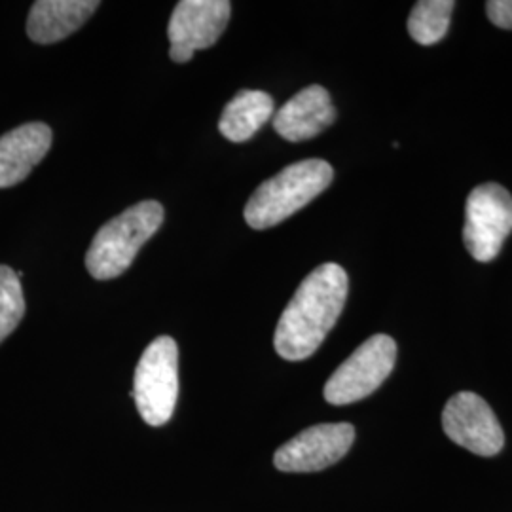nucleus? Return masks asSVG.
<instances>
[{"label":"nucleus","mask_w":512,"mask_h":512,"mask_svg":"<svg viewBox=\"0 0 512 512\" xmlns=\"http://www.w3.org/2000/svg\"><path fill=\"white\" fill-rule=\"evenodd\" d=\"M232 14L228 0H181L169 19V57L175 63H188L196 50L217 44Z\"/></svg>","instance_id":"nucleus-7"},{"label":"nucleus","mask_w":512,"mask_h":512,"mask_svg":"<svg viewBox=\"0 0 512 512\" xmlns=\"http://www.w3.org/2000/svg\"><path fill=\"white\" fill-rule=\"evenodd\" d=\"M332 179V165L319 158L287 165L256 188L243 211L245 222L255 230L277 226L323 194Z\"/></svg>","instance_id":"nucleus-2"},{"label":"nucleus","mask_w":512,"mask_h":512,"mask_svg":"<svg viewBox=\"0 0 512 512\" xmlns=\"http://www.w3.org/2000/svg\"><path fill=\"white\" fill-rule=\"evenodd\" d=\"M512 232V196L501 184L476 186L465 205L463 243L478 262H492Z\"/></svg>","instance_id":"nucleus-6"},{"label":"nucleus","mask_w":512,"mask_h":512,"mask_svg":"<svg viewBox=\"0 0 512 512\" xmlns=\"http://www.w3.org/2000/svg\"><path fill=\"white\" fill-rule=\"evenodd\" d=\"M355 440L351 423H321L285 442L274 456L283 473H315L344 458Z\"/></svg>","instance_id":"nucleus-8"},{"label":"nucleus","mask_w":512,"mask_h":512,"mask_svg":"<svg viewBox=\"0 0 512 512\" xmlns=\"http://www.w3.org/2000/svg\"><path fill=\"white\" fill-rule=\"evenodd\" d=\"M54 133L42 122L23 124L0 137V190L25 181L52 147Z\"/></svg>","instance_id":"nucleus-11"},{"label":"nucleus","mask_w":512,"mask_h":512,"mask_svg":"<svg viewBox=\"0 0 512 512\" xmlns=\"http://www.w3.org/2000/svg\"><path fill=\"white\" fill-rule=\"evenodd\" d=\"M25 315L21 279L10 266H0V344L18 329Z\"/></svg>","instance_id":"nucleus-15"},{"label":"nucleus","mask_w":512,"mask_h":512,"mask_svg":"<svg viewBox=\"0 0 512 512\" xmlns=\"http://www.w3.org/2000/svg\"><path fill=\"white\" fill-rule=\"evenodd\" d=\"M179 397V348L169 336L156 338L141 355L133 378V399L152 427L171 420Z\"/></svg>","instance_id":"nucleus-4"},{"label":"nucleus","mask_w":512,"mask_h":512,"mask_svg":"<svg viewBox=\"0 0 512 512\" xmlns=\"http://www.w3.org/2000/svg\"><path fill=\"white\" fill-rule=\"evenodd\" d=\"M486 14L495 27L512 29V0H490L486 2Z\"/></svg>","instance_id":"nucleus-16"},{"label":"nucleus","mask_w":512,"mask_h":512,"mask_svg":"<svg viewBox=\"0 0 512 512\" xmlns=\"http://www.w3.org/2000/svg\"><path fill=\"white\" fill-rule=\"evenodd\" d=\"M336 109L323 86H308L274 114V129L289 143L310 141L334 124Z\"/></svg>","instance_id":"nucleus-10"},{"label":"nucleus","mask_w":512,"mask_h":512,"mask_svg":"<svg viewBox=\"0 0 512 512\" xmlns=\"http://www.w3.org/2000/svg\"><path fill=\"white\" fill-rule=\"evenodd\" d=\"M456 8L454 0H420L416 2L410 18L408 33L421 46L437 44L446 37L450 18Z\"/></svg>","instance_id":"nucleus-14"},{"label":"nucleus","mask_w":512,"mask_h":512,"mask_svg":"<svg viewBox=\"0 0 512 512\" xmlns=\"http://www.w3.org/2000/svg\"><path fill=\"white\" fill-rule=\"evenodd\" d=\"M164 222L162 203L148 200L126 209L99 228L86 255V268L97 281L120 277L133 264L141 247Z\"/></svg>","instance_id":"nucleus-3"},{"label":"nucleus","mask_w":512,"mask_h":512,"mask_svg":"<svg viewBox=\"0 0 512 512\" xmlns=\"http://www.w3.org/2000/svg\"><path fill=\"white\" fill-rule=\"evenodd\" d=\"M348 291V274L340 264L317 266L281 313L274 336L277 355L285 361L311 357L342 315Z\"/></svg>","instance_id":"nucleus-1"},{"label":"nucleus","mask_w":512,"mask_h":512,"mask_svg":"<svg viewBox=\"0 0 512 512\" xmlns=\"http://www.w3.org/2000/svg\"><path fill=\"white\" fill-rule=\"evenodd\" d=\"M97 8V0H38L27 18V35L37 44H54L76 33Z\"/></svg>","instance_id":"nucleus-12"},{"label":"nucleus","mask_w":512,"mask_h":512,"mask_svg":"<svg viewBox=\"0 0 512 512\" xmlns=\"http://www.w3.org/2000/svg\"><path fill=\"white\" fill-rule=\"evenodd\" d=\"M442 427L448 439L476 456H495L505 444V435L494 410L471 391H461L446 403Z\"/></svg>","instance_id":"nucleus-9"},{"label":"nucleus","mask_w":512,"mask_h":512,"mask_svg":"<svg viewBox=\"0 0 512 512\" xmlns=\"http://www.w3.org/2000/svg\"><path fill=\"white\" fill-rule=\"evenodd\" d=\"M397 361L391 336L376 334L355 349L325 385V399L334 406L357 403L372 395L389 378Z\"/></svg>","instance_id":"nucleus-5"},{"label":"nucleus","mask_w":512,"mask_h":512,"mask_svg":"<svg viewBox=\"0 0 512 512\" xmlns=\"http://www.w3.org/2000/svg\"><path fill=\"white\" fill-rule=\"evenodd\" d=\"M274 114L272 95L260 90H241L222 110L219 129L224 139L245 143L255 137Z\"/></svg>","instance_id":"nucleus-13"}]
</instances>
